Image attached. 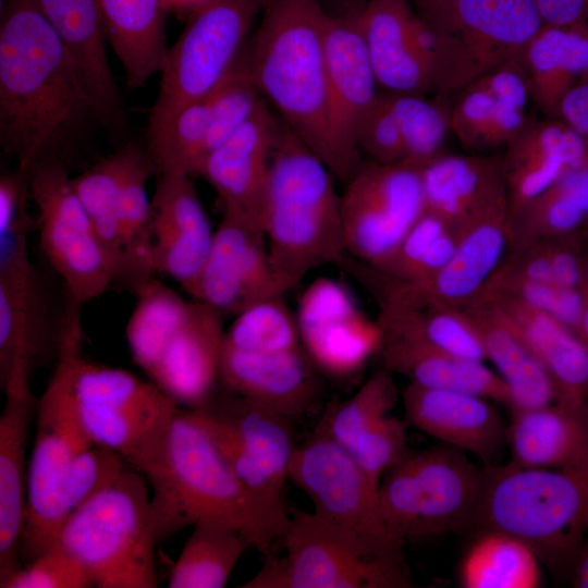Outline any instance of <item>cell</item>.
Segmentation results:
<instances>
[{
  "label": "cell",
  "instance_id": "1",
  "mask_svg": "<svg viewBox=\"0 0 588 588\" xmlns=\"http://www.w3.org/2000/svg\"><path fill=\"white\" fill-rule=\"evenodd\" d=\"M95 107L36 0H5L0 27V145L16 167L66 166Z\"/></svg>",
  "mask_w": 588,
  "mask_h": 588
},
{
  "label": "cell",
  "instance_id": "2",
  "mask_svg": "<svg viewBox=\"0 0 588 588\" xmlns=\"http://www.w3.org/2000/svg\"><path fill=\"white\" fill-rule=\"evenodd\" d=\"M152 490L157 543L187 525L210 520L238 531L268 555L291 523L287 511L269 505L240 480L191 408L175 414L166 473Z\"/></svg>",
  "mask_w": 588,
  "mask_h": 588
},
{
  "label": "cell",
  "instance_id": "3",
  "mask_svg": "<svg viewBox=\"0 0 588 588\" xmlns=\"http://www.w3.org/2000/svg\"><path fill=\"white\" fill-rule=\"evenodd\" d=\"M328 166L284 123L273 150L262 228L270 262L287 291L347 254L341 196Z\"/></svg>",
  "mask_w": 588,
  "mask_h": 588
},
{
  "label": "cell",
  "instance_id": "4",
  "mask_svg": "<svg viewBox=\"0 0 588 588\" xmlns=\"http://www.w3.org/2000/svg\"><path fill=\"white\" fill-rule=\"evenodd\" d=\"M327 16L320 0H269L245 51L261 96L330 169Z\"/></svg>",
  "mask_w": 588,
  "mask_h": 588
},
{
  "label": "cell",
  "instance_id": "5",
  "mask_svg": "<svg viewBox=\"0 0 588 588\" xmlns=\"http://www.w3.org/2000/svg\"><path fill=\"white\" fill-rule=\"evenodd\" d=\"M473 525L525 542L571 575L588 534V463L569 468L488 464Z\"/></svg>",
  "mask_w": 588,
  "mask_h": 588
},
{
  "label": "cell",
  "instance_id": "6",
  "mask_svg": "<svg viewBox=\"0 0 588 588\" xmlns=\"http://www.w3.org/2000/svg\"><path fill=\"white\" fill-rule=\"evenodd\" d=\"M82 306L66 310L63 339L53 373L37 399V425L28 462L27 504L21 540V562L28 563L50 548L64 523L59 497L75 458L94 445L86 431L74 387L83 353Z\"/></svg>",
  "mask_w": 588,
  "mask_h": 588
},
{
  "label": "cell",
  "instance_id": "7",
  "mask_svg": "<svg viewBox=\"0 0 588 588\" xmlns=\"http://www.w3.org/2000/svg\"><path fill=\"white\" fill-rule=\"evenodd\" d=\"M145 477L124 468L110 486L74 510L58 541L88 571L98 588L158 586L151 499Z\"/></svg>",
  "mask_w": 588,
  "mask_h": 588
},
{
  "label": "cell",
  "instance_id": "8",
  "mask_svg": "<svg viewBox=\"0 0 588 588\" xmlns=\"http://www.w3.org/2000/svg\"><path fill=\"white\" fill-rule=\"evenodd\" d=\"M482 481L483 473L457 448L407 449L379 486L384 525L401 542L462 530L473 525Z\"/></svg>",
  "mask_w": 588,
  "mask_h": 588
},
{
  "label": "cell",
  "instance_id": "9",
  "mask_svg": "<svg viewBox=\"0 0 588 588\" xmlns=\"http://www.w3.org/2000/svg\"><path fill=\"white\" fill-rule=\"evenodd\" d=\"M35 218L24 210L0 230V385L56 363L65 324L33 264L28 236Z\"/></svg>",
  "mask_w": 588,
  "mask_h": 588
},
{
  "label": "cell",
  "instance_id": "10",
  "mask_svg": "<svg viewBox=\"0 0 588 588\" xmlns=\"http://www.w3.org/2000/svg\"><path fill=\"white\" fill-rule=\"evenodd\" d=\"M283 558L265 555L243 588H409L408 567L389 562L316 513L295 510Z\"/></svg>",
  "mask_w": 588,
  "mask_h": 588
},
{
  "label": "cell",
  "instance_id": "11",
  "mask_svg": "<svg viewBox=\"0 0 588 588\" xmlns=\"http://www.w3.org/2000/svg\"><path fill=\"white\" fill-rule=\"evenodd\" d=\"M269 0H204L160 71V88L150 110L148 137L160 132L184 106L204 99L245 46L247 33Z\"/></svg>",
  "mask_w": 588,
  "mask_h": 588
},
{
  "label": "cell",
  "instance_id": "12",
  "mask_svg": "<svg viewBox=\"0 0 588 588\" xmlns=\"http://www.w3.org/2000/svg\"><path fill=\"white\" fill-rule=\"evenodd\" d=\"M41 252L65 294L82 306L113 287V277L66 166L57 160L28 170Z\"/></svg>",
  "mask_w": 588,
  "mask_h": 588
},
{
  "label": "cell",
  "instance_id": "13",
  "mask_svg": "<svg viewBox=\"0 0 588 588\" xmlns=\"http://www.w3.org/2000/svg\"><path fill=\"white\" fill-rule=\"evenodd\" d=\"M191 409L240 480L269 505L286 511L284 486L296 448L287 418L220 382Z\"/></svg>",
  "mask_w": 588,
  "mask_h": 588
},
{
  "label": "cell",
  "instance_id": "14",
  "mask_svg": "<svg viewBox=\"0 0 588 588\" xmlns=\"http://www.w3.org/2000/svg\"><path fill=\"white\" fill-rule=\"evenodd\" d=\"M289 479L310 499L314 513L362 541L380 558L408 567L403 542L388 531L378 490L347 450L316 431L296 446Z\"/></svg>",
  "mask_w": 588,
  "mask_h": 588
},
{
  "label": "cell",
  "instance_id": "15",
  "mask_svg": "<svg viewBox=\"0 0 588 588\" xmlns=\"http://www.w3.org/2000/svg\"><path fill=\"white\" fill-rule=\"evenodd\" d=\"M455 233L458 242L454 255L427 280L393 281L362 261H353L347 272L371 293L379 307L462 309L480 293L506 254L507 201Z\"/></svg>",
  "mask_w": 588,
  "mask_h": 588
},
{
  "label": "cell",
  "instance_id": "16",
  "mask_svg": "<svg viewBox=\"0 0 588 588\" xmlns=\"http://www.w3.org/2000/svg\"><path fill=\"white\" fill-rule=\"evenodd\" d=\"M340 196L346 253L378 266L424 212L421 170L362 162Z\"/></svg>",
  "mask_w": 588,
  "mask_h": 588
},
{
  "label": "cell",
  "instance_id": "17",
  "mask_svg": "<svg viewBox=\"0 0 588 588\" xmlns=\"http://www.w3.org/2000/svg\"><path fill=\"white\" fill-rule=\"evenodd\" d=\"M360 16H327L326 23L330 170L345 182L363 162L357 148L358 134L380 94Z\"/></svg>",
  "mask_w": 588,
  "mask_h": 588
},
{
  "label": "cell",
  "instance_id": "18",
  "mask_svg": "<svg viewBox=\"0 0 588 588\" xmlns=\"http://www.w3.org/2000/svg\"><path fill=\"white\" fill-rule=\"evenodd\" d=\"M360 22L379 86L390 93L445 96L441 41L409 0H369Z\"/></svg>",
  "mask_w": 588,
  "mask_h": 588
},
{
  "label": "cell",
  "instance_id": "19",
  "mask_svg": "<svg viewBox=\"0 0 588 588\" xmlns=\"http://www.w3.org/2000/svg\"><path fill=\"white\" fill-rule=\"evenodd\" d=\"M543 25L536 0H457L443 41L449 95L522 53Z\"/></svg>",
  "mask_w": 588,
  "mask_h": 588
},
{
  "label": "cell",
  "instance_id": "20",
  "mask_svg": "<svg viewBox=\"0 0 588 588\" xmlns=\"http://www.w3.org/2000/svg\"><path fill=\"white\" fill-rule=\"evenodd\" d=\"M287 292L270 262L264 230L245 217L223 211L191 295L222 316H237L257 302Z\"/></svg>",
  "mask_w": 588,
  "mask_h": 588
},
{
  "label": "cell",
  "instance_id": "21",
  "mask_svg": "<svg viewBox=\"0 0 588 588\" xmlns=\"http://www.w3.org/2000/svg\"><path fill=\"white\" fill-rule=\"evenodd\" d=\"M301 343L316 368L333 378L358 372L378 354L382 332L366 317L348 289L329 278L316 279L298 299Z\"/></svg>",
  "mask_w": 588,
  "mask_h": 588
},
{
  "label": "cell",
  "instance_id": "22",
  "mask_svg": "<svg viewBox=\"0 0 588 588\" xmlns=\"http://www.w3.org/2000/svg\"><path fill=\"white\" fill-rule=\"evenodd\" d=\"M157 174L151 200V261L192 294L212 245L215 231L192 176L180 169Z\"/></svg>",
  "mask_w": 588,
  "mask_h": 588
},
{
  "label": "cell",
  "instance_id": "23",
  "mask_svg": "<svg viewBox=\"0 0 588 588\" xmlns=\"http://www.w3.org/2000/svg\"><path fill=\"white\" fill-rule=\"evenodd\" d=\"M282 124L266 100L232 135L206 156L200 175L215 188L223 211H232L262 230L270 164Z\"/></svg>",
  "mask_w": 588,
  "mask_h": 588
},
{
  "label": "cell",
  "instance_id": "24",
  "mask_svg": "<svg viewBox=\"0 0 588 588\" xmlns=\"http://www.w3.org/2000/svg\"><path fill=\"white\" fill-rule=\"evenodd\" d=\"M209 304L191 302L188 313L147 373L179 405H200L219 383L225 330Z\"/></svg>",
  "mask_w": 588,
  "mask_h": 588
},
{
  "label": "cell",
  "instance_id": "25",
  "mask_svg": "<svg viewBox=\"0 0 588 588\" xmlns=\"http://www.w3.org/2000/svg\"><path fill=\"white\" fill-rule=\"evenodd\" d=\"M504 149L507 221L563 173L588 163L584 138L559 119L529 117Z\"/></svg>",
  "mask_w": 588,
  "mask_h": 588
},
{
  "label": "cell",
  "instance_id": "26",
  "mask_svg": "<svg viewBox=\"0 0 588 588\" xmlns=\"http://www.w3.org/2000/svg\"><path fill=\"white\" fill-rule=\"evenodd\" d=\"M316 368L303 346L258 353L223 345L219 382L286 418L304 414L319 393Z\"/></svg>",
  "mask_w": 588,
  "mask_h": 588
},
{
  "label": "cell",
  "instance_id": "27",
  "mask_svg": "<svg viewBox=\"0 0 588 588\" xmlns=\"http://www.w3.org/2000/svg\"><path fill=\"white\" fill-rule=\"evenodd\" d=\"M70 53L97 113L99 124L117 135L125 114L106 51L97 0H36Z\"/></svg>",
  "mask_w": 588,
  "mask_h": 588
},
{
  "label": "cell",
  "instance_id": "28",
  "mask_svg": "<svg viewBox=\"0 0 588 588\" xmlns=\"http://www.w3.org/2000/svg\"><path fill=\"white\" fill-rule=\"evenodd\" d=\"M402 401L407 424L483 463L491 464L506 439L501 416L482 396L409 382Z\"/></svg>",
  "mask_w": 588,
  "mask_h": 588
},
{
  "label": "cell",
  "instance_id": "29",
  "mask_svg": "<svg viewBox=\"0 0 588 588\" xmlns=\"http://www.w3.org/2000/svg\"><path fill=\"white\" fill-rule=\"evenodd\" d=\"M528 100L524 75L512 65H500L456 93L450 128L467 150L483 154L505 147L529 118Z\"/></svg>",
  "mask_w": 588,
  "mask_h": 588
},
{
  "label": "cell",
  "instance_id": "30",
  "mask_svg": "<svg viewBox=\"0 0 588 588\" xmlns=\"http://www.w3.org/2000/svg\"><path fill=\"white\" fill-rule=\"evenodd\" d=\"M0 416V583L21 567L27 504L26 445L37 407L29 379L8 383Z\"/></svg>",
  "mask_w": 588,
  "mask_h": 588
},
{
  "label": "cell",
  "instance_id": "31",
  "mask_svg": "<svg viewBox=\"0 0 588 588\" xmlns=\"http://www.w3.org/2000/svg\"><path fill=\"white\" fill-rule=\"evenodd\" d=\"M424 211L456 232L507 201L502 155H441L421 170Z\"/></svg>",
  "mask_w": 588,
  "mask_h": 588
},
{
  "label": "cell",
  "instance_id": "32",
  "mask_svg": "<svg viewBox=\"0 0 588 588\" xmlns=\"http://www.w3.org/2000/svg\"><path fill=\"white\" fill-rule=\"evenodd\" d=\"M504 314L534 356L550 376L556 401L581 406L588 403V344L552 315L514 297L481 291Z\"/></svg>",
  "mask_w": 588,
  "mask_h": 588
},
{
  "label": "cell",
  "instance_id": "33",
  "mask_svg": "<svg viewBox=\"0 0 588 588\" xmlns=\"http://www.w3.org/2000/svg\"><path fill=\"white\" fill-rule=\"evenodd\" d=\"M510 463L530 468H569L588 463V403L554 402L514 409L506 429Z\"/></svg>",
  "mask_w": 588,
  "mask_h": 588
},
{
  "label": "cell",
  "instance_id": "34",
  "mask_svg": "<svg viewBox=\"0 0 588 588\" xmlns=\"http://www.w3.org/2000/svg\"><path fill=\"white\" fill-rule=\"evenodd\" d=\"M382 367L419 385L465 392L512 407V393L501 376L482 362L458 357L419 342L382 334Z\"/></svg>",
  "mask_w": 588,
  "mask_h": 588
},
{
  "label": "cell",
  "instance_id": "35",
  "mask_svg": "<svg viewBox=\"0 0 588 588\" xmlns=\"http://www.w3.org/2000/svg\"><path fill=\"white\" fill-rule=\"evenodd\" d=\"M462 309L476 328L486 357L495 365L511 390L512 411L556 401L550 376L493 302L477 295Z\"/></svg>",
  "mask_w": 588,
  "mask_h": 588
},
{
  "label": "cell",
  "instance_id": "36",
  "mask_svg": "<svg viewBox=\"0 0 588 588\" xmlns=\"http://www.w3.org/2000/svg\"><path fill=\"white\" fill-rule=\"evenodd\" d=\"M106 37L131 88L160 73L169 47L163 25V0H97Z\"/></svg>",
  "mask_w": 588,
  "mask_h": 588
},
{
  "label": "cell",
  "instance_id": "37",
  "mask_svg": "<svg viewBox=\"0 0 588 588\" xmlns=\"http://www.w3.org/2000/svg\"><path fill=\"white\" fill-rule=\"evenodd\" d=\"M520 59L530 98L544 118L559 119L563 97L588 71V27L543 25Z\"/></svg>",
  "mask_w": 588,
  "mask_h": 588
},
{
  "label": "cell",
  "instance_id": "38",
  "mask_svg": "<svg viewBox=\"0 0 588 588\" xmlns=\"http://www.w3.org/2000/svg\"><path fill=\"white\" fill-rule=\"evenodd\" d=\"M143 149L135 144L96 162L72 177L113 277V287L127 291L128 266L119 213L122 183Z\"/></svg>",
  "mask_w": 588,
  "mask_h": 588
},
{
  "label": "cell",
  "instance_id": "39",
  "mask_svg": "<svg viewBox=\"0 0 588 588\" xmlns=\"http://www.w3.org/2000/svg\"><path fill=\"white\" fill-rule=\"evenodd\" d=\"M588 220V163L569 169L507 221V249L573 232Z\"/></svg>",
  "mask_w": 588,
  "mask_h": 588
},
{
  "label": "cell",
  "instance_id": "40",
  "mask_svg": "<svg viewBox=\"0 0 588 588\" xmlns=\"http://www.w3.org/2000/svg\"><path fill=\"white\" fill-rule=\"evenodd\" d=\"M376 321L382 334L419 342L467 359L486 358L480 336L463 309L380 306Z\"/></svg>",
  "mask_w": 588,
  "mask_h": 588
},
{
  "label": "cell",
  "instance_id": "41",
  "mask_svg": "<svg viewBox=\"0 0 588 588\" xmlns=\"http://www.w3.org/2000/svg\"><path fill=\"white\" fill-rule=\"evenodd\" d=\"M539 562L518 538L485 530L462 561L460 581L465 588H536L541 585Z\"/></svg>",
  "mask_w": 588,
  "mask_h": 588
},
{
  "label": "cell",
  "instance_id": "42",
  "mask_svg": "<svg viewBox=\"0 0 588 588\" xmlns=\"http://www.w3.org/2000/svg\"><path fill=\"white\" fill-rule=\"evenodd\" d=\"M173 565L170 588H223L249 542L224 525L198 520Z\"/></svg>",
  "mask_w": 588,
  "mask_h": 588
},
{
  "label": "cell",
  "instance_id": "43",
  "mask_svg": "<svg viewBox=\"0 0 588 588\" xmlns=\"http://www.w3.org/2000/svg\"><path fill=\"white\" fill-rule=\"evenodd\" d=\"M156 169L147 151L142 150L128 169L121 186L119 213L128 266V289L136 295L155 278L151 261V201L146 183Z\"/></svg>",
  "mask_w": 588,
  "mask_h": 588
},
{
  "label": "cell",
  "instance_id": "44",
  "mask_svg": "<svg viewBox=\"0 0 588 588\" xmlns=\"http://www.w3.org/2000/svg\"><path fill=\"white\" fill-rule=\"evenodd\" d=\"M135 296L125 335L134 363L148 373L170 336L184 321L191 302L156 278Z\"/></svg>",
  "mask_w": 588,
  "mask_h": 588
},
{
  "label": "cell",
  "instance_id": "45",
  "mask_svg": "<svg viewBox=\"0 0 588 588\" xmlns=\"http://www.w3.org/2000/svg\"><path fill=\"white\" fill-rule=\"evenodd\" d=\"M210 113L206 99L182 107L157 134L148 137L147 155L156 173L180 169L188 175H200L208 154Z\"/></svg>",
  "mask_w": 588,
  "mask_h": 588
},
{
  "label": "cell",
  "instance_id": "46",
  "mask_svg": "<svg viewBox=\"0 0 588 588\" xmlns=\"http://www.w3.org/2000/svg\"><path fill=\"white\" fill-rule=\"evenodd\" d=\"M397 399L393 373L382 367L352 397L327 409L316 431L351 451L367 430L389 415Z\"/></svg>",
  "mask_w": 588,
  "mask_h": 588
},
{
  "label": "cell",
  "instance_id": "47",
  "mask_svg": "<svg viewBox=\"0 0 588 588\" xmlns=\"http://www.w3.org/2000/svg\"><path fill=\"white\" fill-rule=\"evenodd\" d=\"M399 122L403 146V163L422 170L442 154L450 128V106L446 96L428 99L425 95L387 91Z\"/></svg>",
  "mask_w": 588,
  "mask_h": 588
},
{
  "label": "cell",
  "instance_id": "48",
  "mask_svg": "<svg viewBox=\"0 0 588 588\" xmlns=\"http://www.w3.org/2000/svg\"><path fill=\"white\" fill-rule=\"evenodd\" d=\"M284 296L267 298L244 309L225 330L224 345L258 353L291 351L302 346L296 314Z\"/></svg>",
  "mask_w": 588,
  "mask_h": 588
},
{
  "label": "cell",
  "instance_id": "49",
  "mask_svg": "<svg viewBox=\"0 0 588 588\" xmlns=\"http://www.w3.org/2000/svg\"><path fill=\"white\" fill-rule=\"evenodd\" d=\"M205 99L210 113L209 152L238 130L265 100L252 76L245 46Z\"/></svg>",
  "mask_w": 588,
  "mask_h": 588
},
{
  "label": "cell",
  "instance_id": "50",
  "mask_svg": "<svg viewBox=\"0 0 588 588\" xmlns=\"http://www.w3.org/2000/svg\"><path fill=\"white\" fill-rule=\"evenodd\" d=\"M123 460L113 450L97 444L75 458L60 490L59 503L64 519L93 495L115 481L125 468Z\"/></svg>",
  "mask_w": 588,
  "mask_h": 588
},
{
  "label": "cell",
  "instance_id": "51",
  "mask_svg": "<svg viewBox=\"0 0 588 588\" xmlns=\"http://www.w3.org/2000/svg\"><path fill=\"white\" fill-rule=\"evenodd\" d=\"M481 291L499 293L522 301L552 315L577 333L580 317V301L577 290L561 287L552 282L507 275L495 269Z\"/></svg>",
  "mask_w": 588,
  "mask_h": 588
},
{
  "label": "cell",
  "instance_id": "52",
  "mask_svg": "<svg viewBox=\"0 0 588 588\" xmlns=\"http://www.w3.org/2000/svg\"><path fill=\"white\" fill-rule=\"evenodd\" d=\"M1 588H90L94 580L85 566L58 540L45 552L19 567L0 583Z\"/></svg>",
  "mask_w": 588,
  "mask_h": 588
},
{
  "label": "cell",
  "instance_id": "53",
  "mask_svg": "<svg viewBox=\"0 0 588 588\" xmlns=\"http://www.w3.org/2000/svg\"><path fill=\"white\" fill-rule=\"evenodd\" d=\"M406 450V421L388 415L367 430L348 452L372 487L379 490L384 474Z\"/></svg>",
  "mask_w": 588,
  "mask_h": 588
},
{
  "label": "cell",
  "instance_id": "54",
  "mask_svg": "<svg viewBox=\"0 0 588 588\" xmlns=\"http://www.w3.org/2000/svg\"><path fill=\"white\" fill-rule=\"evenodd\" d=\"M357 148L368 161L381 164L403 162V139L387 91L379 94L364 122L358 134Z\"/></svg>",
  "mask_w": 588,
  "mask_h": 588
},
{
  "label": "cell",
  "instance_id": "55",
  "mask_svg": "<svg viewBox=\"0 0 588 588\" xmlns=\"http://www.w3.org/2000/svg\"><path fill=\"white\" fill-rule=\"evenodd\" d=\"M448 230L451 229L441 219L424 211L390 256L378 266H369L390 280L402 281L430 245Z\"/></svg>",
  "mask_w": 588,
  "mask_h": 588
},
{
  "label": "cell",
  "instance_id": "56",
  "mask_svg": "<svg viewBox=\"0 0 588 588\" xmlns=\"http://www.w3.org/2000/svg\"><path fill=\"white\" fill-rule=\"evenodd\" d=\"M579 229L544 240L553 283L561 287L577 290L580 256Z\"/></svg>",
  "mask_w": 588,
  "mask_h": 588
},
{
  "label": "cell",
  "instance_id": "57",
  "mask_svg": "<svg viewBox=\"0 0 588 588\" xmlns=\"http://www.w3.org/2000/svg\"><path fill=\"white\" fill-rule=\"evenodd\" d=\"M420 21L441 41L449 40L455 30L457 0H409Z\"/></svg>",
  "mask_w": 588,
  "mask_h": 588
},
{
  "label": "cell",
  "instance_id": "58",
  "mask_svg": "<svg viewBox=\"0 0 588 588\" xmlns=\"http://www.w3.org/2000/svg\"><path fill=\"white\" fill-rule=\"evenodd\" d=\"M544 25L588 27V0H536Z\"/></svg>",
  "mask_w": 588,
  "mask_h": 588
},
{
  "label": "cell",
  "instance_id": "59",
  "mask_svg": "<svg viewBox=\"0 0 588 588\" xmlns=\"http://www.w3.org/2000/svg\"><path fill=\"white\" fill-rule=\"evenodd\" d=\"M559 120L583 138L588 134V71L563 97Z\"/></svg>",
  "mask_w": 588,
  "mask_h": 588
},
{
  "label": "cell",
  "instance_id": "60",
  "mask_svg": "<svg viewBox=\"0 0 588 588\" xmlns=\"http://www.w3.org/2000/svg\"><path fill=\"white\" fill-rule=\"evenodd\" d=\"M580 256L577 292L580 301V317L577 334L588 344V220L579 229Z\"/></svg>",
  "mask_w": 588,
  "mask_h": 588
},
{
  "label": "cell",
  "instance_id": "61",
  "mask_svg": "<svg viewBox=\"0 0 588 588\" xmlns=\"http://www.w3.org/2000/svg\"><path fill=\"white\" fill-rule=\"evenodd\" d=\"M369 0H320L328 16L356 17L360 16Z\"/></svg>",
  "mask_w": 588,
  "mask_h": 588
},
{
  "label": "cell",
  "instance_id": "62",
  "mask_svg": "<svg viewBox=\"0 0 588 588\" xmlns=\"http://www.w3.org/2000/svg\"><path fill=\"white\" fill-rule=\"evenodd\" d=\"M572 586L588 588V534L571 572Z\"/></svg>",
  "mask_w": 588,
  "mask_h": 588
},
{
  "label": "cell",
  "instance_id": "63",
  "mask_svg": "<svg viewBox=\"0 0 588 588\" xmlns=\"http://www.w3.org/2000/svg\"><path fill=\"white\" fill-rule=\"evenodd\" d=\"M204 0H163L164 7H172L175 9H184L189 12L196 8Z\"/></svg>",
  "mask_w": 588,
  "mask_h": 588
},
{
  "label": "cell",
  "instance_id": "64",
  "mask_svg": "<svg viewBox=\"0 0 588 588\" xmlns=\"http://www.w3.org/2000/svg\"><path fill=\"white\" fill-rule=\"evenodd\" d=\"M584 140H585L587 149H588V134L585 136Z\"/></svg>",
  "mask_w": 588,
  "mask_h": 588
}]
</instances>
